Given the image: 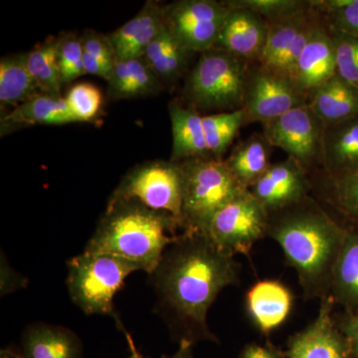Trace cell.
Here are the masks:
<instances>
[{"label": "cell", "mask_w": 358, "mask_h": 358, "mask_svg": "<svg viewBox=\"0 0 358 358\" xmlns=\"http://www.w3.org/2000/svg\"><path fill=\"white\" fill-rule=\"evenodd\" d=\"M241 265L206 234L183 231L150 274L157 305L173 341L219 343L207 322L209 308L222 289L238 286Z\"/></svg>", "instance_id": "cell-1"}, {"label": "cell", "mask_w": 358, "mask_h": 358, "mask_svg": "<svg viewBox=\"0 0 358 358\" xmlns=\"http://www.w3.org/2000/svg\"><path fill=\"white\" fill-rule=\"evenodd\" d=\"M346 229L310 195L270 214L267 236L280 245L287 262L296 270L306 300L331 296Z\"/></svg>", "instance_id": "cell-2"}, {"label": "cell", "mask_w": 358, "mask_h": 358, "mask_svg": "<svg viewBox=\"0 0 358 358\" xmlns=\"http://www.w3.org/2000/svg\"><path fill=\"white\" fill-rule=\"evenodd\" d=\"M178 230L182 224L171 214L134 199L110 200L84 252L126 259L150 275Z\"/></svg>", "instance_id": "cell-3"}, {"label": "cell", "mask_w": 358, "mask_h": 358, "mask_svg": "<svg viewBox=\"0 0 358 358\" xmlns=\"http://www.w3.org/2000/svg\"><path fill=\"white\" fill-rule=\"evenodd\" d=\"M250 66L215 47L201 53L183 90L189 107L214 114L241 110Z\"/></svg>", "instance_id": "cell-4"}, {"label": "cell", "mask_w": 358, "mask_h": 358, "mask_svg": "<svg viewBox=\"0 0 358 358\" xmlns=\"http://www.w3.org/2000/svg\"><path fill=\"white\" fill-rule=\"evenodd\" d=\"M71 300L86 315H110L124 326L115 310L114 296L131 273L141 271L126 259L106 254H80L67 263Z\"/></svg>", "instance_id": "cell-5"}, {"label": "cell", "mask_w": 358, "mask_h": 358, "mask_svg": "<svg viewBox=\"0 0 358 358\" xmlns=\"http://www.w3.org/2000/svg\"><path fill=\"white\" fill-rule=\"evenodd\" d=\"M178 164L183 178V230L206 234L216 212L245 188L224 159L199 157Z\"/></svg>", "instance_id": "cell-6"}, {"label": "cell", "mask_w": 358, "mask_h": 358, "mask_svg": "<svg viewBox=\"0 0 358 358\" xmlns=\"http://www.w3.org/2000/svg\"><path fill=\"white\" fill-rule=\"evenodd\" d=\"M268 217L265 206L244 189L216 212L206 235L229 255H249L256 242L267 236Z\"/></svg>", "instance_id": "cell-7"}, {"label": "cell", "mask_w": 358, "mask_h": 358, "mask_svg": "<svg viewBox=\"0 0 358 358\" xmlns=\"http://www.w3.org/2000/svg\"><path fill=\"white\" fill-rule=\"evenodd\" d=\"M119 199L136 200L148 208L171 214L182 224L180 164L157 160L134 167L122 178L110 200Z\"/></svg>", "instance_id": "cell-8"}, {"label": "cell", "mask_w": 358, "mask_h": 358, "mask_svg": "<svg viewBox=\"0 0 358 358\" xmlns=\"http://www.w3.org/2000/svg\"><path fill=\"white\" fill-rule=\"evenodd\" d=\"M230 6L216 0H178L164 6V23L174 38L188 51L213 48Z\"/></svg>", "instance_id": "cell-9"}, {"label": "cell", "mask_w": 358, "mask_h": 358, "mask_svg": "<svg viewBox=\"0 0 358 358\" xmlns=\"http://www.w3.org/2000/svg\"><path fill=\"white\" fill-rule=\"evenodd\" d=\"M326 124L308 105L289 110L263 124V134L308 173L322 166V141Z\"/></svg>", "instance_id": "cell-10"}, {"label": "cell", "mask_w": 358, "mask_h": 358, "mask_svg": "<svg viewBox=\"0 0 358 358\" xmlns=\"http://www.w3.org/2000/svg\"><path fill=\"white\" fill-rule=\"evenodd\" d=\"M305 105L307 96L296 89L291 79L257 63L250 66L242 108L246 124H263Z\"/></svg>", "instance_id": "cell-11"}, {"label": "cell", "mask_w": 358, "mask_h": 358, "mask_svg": "<svg viewBox=\"0 0 358 358\" xmlns=\"http://www.w3.org/2000/svg\"><path fill=\"white\" fill-rule=\"evenodd\" d=\"M333 296L320 300L317 317L288 341L287 358H353L345 336L334 320Z\"/></svg>", "instance_id": "cell-12"}, {"label": "cell", "mask_w": 358, "mask_h": 358, "mask_svg": "<svg viewBox=\"0 0 358 358\" xmlns=\"http://www.w3.org/2000/svg\"><path fill=\"white\" fill-rule=\"evenodd\" d=\"M313 187L308 171L287 157L271 164L249 190L271 214L303 201L310 196Z\"/></svg>", "instance_id": "cell-13"}, {"label": "cell", "mask_w": 358, "mask_h": 358, "mask_svg": "<svg viewBox=\"0 0 358 358\" xmlns=\"http://www.w3.org/2000/svg\"><path fill=\"white\" fill-rule=\"evenodd\" d=\"M267 20L260 15L239 7L230 6L215 48L229 52L249 64L260 60L267 42Z\"/></svg>", "instance_id": "cell-14"}, {"label": "cell", "mask_w": 358, "mask_h": 358, "mask_svg": "<svg viewBox=\"0 0 358 358\" xmlns=\"http://www.w3.org/2000/svg\"><path fill=\"white\" fill-rule=\"evenodd\" d=\"M334 75H336V47L322 17L294 66L292 81L299 91L307 96Z\"/></svg>", "instance_id": "cell-15"}, {"label": "cell", "mask_w": 358, "mask_h": 358, "mask_svg": "<svg viewBox=\"0 0 358 358\" xmlns=\"http://www.w3.org/2000/svg\"><path fill=\"white\" fill-rule=\"evenodd\" d=\"M294 296L284 284L275 280L257 282L246 294V308L257 329L272 333L284 324L293 308Z\"/></svg>", "instance_id": "cell-16"}, {"label": "cell", "mask_w": 358, "mask_h": 358, "mask_svg": "<svg viewBox=\"0 0 358 358\" xmlns=\"http://www.w3.org/2000/svg\"><path fill=\"white\" fill-rule=\"evenodd\" d=\"M164 26V6L148 1L134 17L109 35L115 57L121 60L143 57Z\"/></svg>", "instance_id": "cell-17"}, {"label": "cell", "mask_w": 358, "mask_h": 358, "mask_svg": "<svg viewBox=\"0 0 358 358\" xmlns=\"http://www.w3.org/2000/svg\"><path fill=\"white\" fill-rule=\"evenodd\" d=\"M20 353L22 358H83V343L69 329L38 322L23 333Z\"/></svg>", "instance_id": "cell-18"}, {"label": "cell", "mask_w": 358, "mask_h": 358, "mask_svg": "<svg viewBox=\"0 0 358 358\" xmlns=\"http://www.w3.org/2000/svg\"><path fill=\"white\" fill-rule=\"evenodd\" d=\"M322 167L333 176L358 173V115L326 124Z\"/></svg>", "instance_id": "cell-19"}, {"label": "cell", "mask_w": 358, "mask_h": 358, "mask_svg": "<svg viewBox=\"0 0 358 358\" xmlns=\"http://www.w3.org/2000/svg\"><path fill=\"white\" fill-rule=\"evenodd\" d=\"M307 105L324 124L345 121L358 115V89L334 75L308 94Z\"/></svg>", "instance_id": "cell-20"}, {"label": "cell", "mask_w": 358, "mask_h": 358, "mask_svg": "<svg viewBox=\"0 0 358 358\" xmlns=\"http://www.w3.org/2000/svg\"><path fill=\"white\" fill-rule=\"evenodd\" d=\"M169 115L173 131L171 162L211 157L202 124L203 115L193 108L176 103L169 107Z\"/></svg>", "instance_id": "cell-21"}, {"label": "cell", "mask_w": 358, "mask_h": 358, "mask_svg": "<svg viewBox=\"0 0 358 358\" xmlns=\"http://www.w3.org/2000/svg\"><path fill=\"white\" fill-rule=\"evenodd\" d=\"M331 296L346 313L358 315V230L346 229L334 270Z\"/></svg>", "instance_id": "cell-22"}, {"label": "cell", "mask_w": 358, "mask_h": 358, "mask_svg": "<svg viewBox=\"0 0 358 358\" xmlns=\"http://www.w3.org/2000/svg\"><path fill=\"white\" fill-rule=\"evenodd\" d=\"M272 152L265 134L256 133L241 141L225 162L238 183L250 189L272 164Z\"/></svg>", "instance_id": "cell-23"}, {"label": "cell", "mask_w": 358, "mask_h": 358, "mask_svg": "<svg viewBox=\"0 0 358 358\" xmlns=\"http://www.w3.org/2000/svg\"><path fill=\"white\" fill-rule=\"evenodd\" d=\"M77 122L71 112L66 98L61 96L41 95L14 108L2 117L1 129L30 124H66Z\"/></svg>", "instance_id": "cell-24"}, {"label": "cell", "mask_w": 358, "mask_h": 358, "mask_svg": "<svg viewBox=\"0 0 358 358\" xmlns=\"http://www.w3.org/2000/svg\"><path fill=\"white\" fill-rule=\"evenodd\" d=\"M317 13L310 6H310L298 13L267 21V42L262 56L257 64L275 72L299 33L312 21Z\"/></svg>", "instance_id": "cell-25"}, {"label": "cell", "mask_w": 358, "mask_h": 358, "mask_svg": "<svg viewBox=\"0 0 358 358\" xmlns=\"http://www.w3.org/2000/svg\"><path fill=\"white\" fill-rule=\"evenodd\" d=\"M42 91L30 74L27 53L6 56L0 61V103L18 107L41 95Z\"/></svg>", "instance_id": "cell-26"}, {"label": "cell", "mask_w": 358, "mask_h": 358, "mask_svg": "<svg viewBox=\"0 0 358 358\" xmlns=\"http://www.w3.org/2000/svg\"><path fill=\"white\" fill-rule=\"evenodd\" d=\"M190 54L192 52L174 38L164 23L155 38L148 45L143 58L160 80L173 82L185 72Z\"/></svg>", "instance_id": "cell-27"}, {"label": "cell", "mask_w": 358, "mask_h": 358, "mask_svg": "<svg viewBox=\"0 0 358 358\" xmlns=\"http://www.w3.org/2000/svg\"><path fill=\"white\" fill-rule=\"evenodd\" d=\"M58 49L59 40H50L27 53L30 74L42 93L47 95L60 96L63 85L58 64Z\"/></svg>", "instance_id": "cell-28"}, {"label": "cell", "mask_w": 358, "mask_h": 358, "mask_svg": "<svg viewBox=\"0 0 358 358\" xmlns=\"http://www.w3.org/2000/svg\"><path fill=\"white\" fill-rule=\"evenodd\" d=\"M202 124L212 157L223 159L239 129L246 124L243 110L203 115Z\"/></svg>", "instance_id": "cell-29"}, {"label": "cell", "mask_w": 358, "mask_h": 358, "mask_svg": "<svg viewBox=\"0 0 358 358\" xmlns=\"http://www.w3.org/2000/svg\"><path fill=\"white\" fill-rule=\"evenodd\" d=\"M322 192L324 200L358 224V173L333 176L322 171Z\"/></svg>", "instance_id": "cell-30"}, {"label": "cell", "mask_w": 358, "mask_h": 358, "mask_svg": "<svg viewBox=\"0 0 358 358\" xmlns=\"http://www.w3.org/2000/svg\"><path fill=\"white\" fill-rule=\"evenodd\" d=\"M331 31L358 39V0H310Z\"/></svg>", "instance_id": "cell-31"}, {"label": "cell", "mask_w": 358, "mask_h": 358, "mask_svg": "<svg viewBox=\"0 0 358 358\" xmlns=\"http://www.w3.org/2000/svg\"><path fill=\"white\" fill-rule=\"evenodd\" d=\"M331 33L336 47V75L358 89V39L341 33Z\"/></svg>", "instance_id": "cell-32"}, {"label": "cell", "mask_w": 358, "mask_h": 358, "mask_svg": "<svg viewBox=\"0 0 358 358\" xmlns=\"http://www.w3.org/2000/svg\"><path fill=\"white\" fill-rule=\"evenodd\" d=\"M226 3L248 9L270 21L298 13L310 6V0H228Z\"/></svg>", "instance_id": "cell-33"}, {"label": "cell", "mask_w": 358, "mask_h": 358, "mask_svg": "<svg viewBox=\"0 0 358 358\" xmlns=\"http://www.w3.org/2000/svg\"><path fill=\"white\" fill-rule=\"evenodd\" d=\"M66 101L77 122H89L98 115L102 106V95L94 85L80 83L70 90Z\"/></svg>", "instance_id": "cell-34"}, {"label": "cell", "mask_w": 358, "mask_h": 358, "mask_svg": "<svg viewBox=\"0 0 358 358\" xmlns=\"http://www.w3.org/2000/svg\"><path fill=\"white\" fill-rule=\"evenodd\" d=\"M83 57L81 39L66 36L59 40L58 64L63 84H69L82 75L87 74Z\"/></svg>", "instance_id": "cell-35"}, {"label": "cell", "mask_w": 358, "mask_h": 358, "mask_svg": "<svg viewBox=\"0 0 358 358\" xmlns=\"http://www.w3.org/2000/svg\"><path fill=\"white\" fill-rule=\"evenodd\" d=\"M128 64L133 77L134 96L147 95L155 92L159 78L143 57L129 59Z\"/></svg>", "instance_id": "cell-36"}, {"label": "cell", "mask_w": 358, "mask_h": 358, "mask_svg": "<svg viewBox=\"0 0 358 358\" xmlns=\"http://www.w3.org/2000/svg\"><path fill=\"white\" fill-rule=\"evenodd\" d=\"M109 83L110 94L115 98L134 96L133 77L128 61L115 59L114 71Z\"/></svg>", "instance_id": "cell-37"}, {"label": "cell", "mask_w": 358, "mask_h": 358, "mask_svg": "<svg viewBox=\"0 0 358 358\" xmlns=\"http://www.w3.org/2000/svg\"><path fill=\"white\" fill-rule=\"evenodd\" d=\"M85 53L102 60L115 62V54L109 37L94 31L87 32L81 38Z\"/></svg>", "instance_id": "cell-38"}, {"label": "cell", "mask_w": 358, "mask_h": 358, "mask_svg": "<svg viewBox=\"0 0 358 358\" xmlns=\"http://www.w3.org/2000/svg\"><path fill=\"white\" fill-rule=\"evenodd\" d=\"M1 296L13 293L16 289L23 288L27 284V280L21 277L7 263L6 259L1 254Z\"/></svg>", "instance_id": "cell-39"}, {"label": "cell", "mask_w": 358, "mask_h": 358, "mask_svg": "<svg viewBox=\"0 0 358 358\" xmlns=\"http://www.w3.org/2000/svg\"><path fill=\"white\" fill-rule=\"evenodd\" d=\"M238 358H287L286 353L272 343H250L242 348Z\"/></svg>", "instance_id": "cell-40"}, {"label": "cell", "mask_w": 358, "mask_h": 358, "mask_svg": "<svg viewBox=\"0 0 358 358\" xmlns=\"http://www.w3.org/2000/svg\"><path fill=\"white\" fill-rule=\"evenodd\" d=\"M336 324L348 341L352 357L358 358V315L346 313Z\"/></svg>", "instance_id": "cell-41"}, {"label": "cell", "mask_w": 358, "mask_h": 358, "mask_svg": "<svg viewBox=\"0 0 358 358\" xmlns=\"http://www.w3.org/2000/svg\"><path fill=\"white\" fill-rule=\"evenodd\" d=\"M193 343L183 341L179 343L178 350L173 355H162L160 358H194L193 355Z\"/></svg>", "instance_id": "cell-42"}, {"label": "cell", "mask_w": 358, "mask_h": 358, "mask_svg": "<svg viewBox=\"0 0 358 358\" xmlns=\"http://www.w3.org/2000/svg\"><path fill=\"white\" fill-rule=\"evenodd\" d=\"M121 331L124 333V336H126L127 341H128L129 350V355L128 358H148L145 357V355L138 350V348L134 345L133 336H131V334L127 331L126 327H122Z\"/></svg>", "instance_id": "cell-43"}, {"label": "cell", "mask_w": 358, "mask_h": 358, "mask_svg": "<svg viewBox=\"0 0 358 358\" xmlns=\"http://www.w3.org/2000/svg\"><path fill=\"white\" fill-rule=\"evenodd\" d=\"M0 358H22V355L14 348H6L0 350Z\"/></svg>", "instance_id": "cell-44"}]
</instances>
